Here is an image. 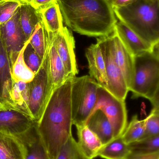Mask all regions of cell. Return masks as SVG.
Segmentation results:
<instances>
[{"mask_svg": "<svg viewBox=\"0 0 159 159\" xmlns=\"http://www.w3.org/2000/svg\"><path fill=\"white\" fill-rule=\"evenodd\" d=\"M73 77H70L53 89L37 122L38 132L52 159H57L62 147L73 135L71 90Z\"/></svg>", "mask_w": 159, "mask_h": 159, "instance_id": "cell-1", "label": "cell"}, {"mask_svg": "<svg viewBox=\"0 0 159 159\" xmlns=\"http://www.w3.org/2000/svg\"><path fill=\"white\" fill-rule=\"evenodd\" d=\"M63 21L74 31L102 37L114 31L118 19L107 0H57Z\"/></svg>", "mask_w": 159, "mask_h": 159, "instance_id": "cell-2", "label": "cell"}, {"mask_svg": "<svg viewBox=\"0 0 159 159\" xmlns=\"http://www.w3.org/2000/svg\"><path fill=\"white\" fill-rule=\"evenodd\" d=\"M113 10L118 20L149 44L159 40V0H137Z\"/></svg>", "mask_w": 159, "mask_h": 159, "instance_id": "cell-3", "label": "cell"}, {"mask_svg": "<svg viewBox=\"0 0 159 159\" xmlns=\"http://www.w3.org/2000/svg\"><path fill=\"white\" fill-rule=\"evenodd\" d=\"M159 86V60L150 52L134 57V73L129 91L132 98L142 97L149 101Z\"/></svg>", "mask_w": 159, "mask_h": 159, "instance_id": "cell-4", "label": "cell"}, {"mask_svg": "<svg viewBox=\"0 0 159 159\" xmlns=\"http://www.w3.org/2000/svg\"><path fill=\"white\" fill-rule=\"evenodd\" d=\"M100 85L89 75L73 77L71 90L73 124H86L97 102Z\"/></svg>", "mask_w": 159, "mask_h": 159, "instance_id": "cell-5", "label": "cell"}, {"mask_svg": "<svg viewBox=\"0 0 159 159\" xmlns=\"http://www.w3.org/2000/svg\"><path fill=\"white\" fill-rule=\"evenodd\" d=\"M29 109L35 122L41 119L54 88L49 63V47H48L42 65L33 79L28 83Z\"/></svg>", "mask_w": 159, "mask_h": 159, "instance_id": "cell-6", "label": "cell"}, {"mask_svg": "<svg viewBox=\"0 0 159 159\" xmlns=\"http://www.w3.org/2000/svg\"><path fill=\"white\" fill-rule=\"evenodd\" d=\"M98 110L102 111L107 117L113 128L114 138L121 136L128 125L125 101L116 98L106 89L100 86L97 102L91 115Z\"/></svg>", "mask_w": 159, "mask_h": 159, "instance_id": "cell-7", "label": "cell"}, {"mask_svg": "<svg viewBox=\"0 0 159 159\" xmlns=\"http://www.w3.org/2000/svg\"><path fill=\"white\" fill-rule=\"evenodd\" d=\"M97 43L102 49L105 62L108 80L106 89L115 97L125 101L129 91V88L122 71L112 56L108 36L98 38Z\"/></svg>", "mask_w": 159, "mask_h": 159, "instance_id": "cell-8", "label": "cell"}, {"mask_svg": "<svg viewBox=\"0 0 159 159\" xmlns=\"http://www.w3.org/2000/svg\"><path fill=\"white\" fill-rule=\"evenodd\" d=\"M20 7L10 20L0 25V39L6 50L11 68L28 41L20 25Z\"/></svg>", "mask_w": 159, "mask_h": 159, "instance_id": "cell-9", "label": "cell"}, {"mask_svg": "<svg viewBox=\"0 0 159 159\" xmlns=\"http://www.w3.org/2000/svg\"><path fill=\"white\" fill-rule=\"evenodd\" d=\"M52 35L57 52L62 61L68 78L76 76L78 70L75 52V41L71 31L66 27Z\"/></svg>", "mask_w": 159, "mask_h": 159, "instance_id": "cell-10", "label": "cell"}, {"mask_svg": "<svg viewBox=\"0 0 159 159\" xmlns=\"http://www.w3.org/2000/svg\"><path fill=\"white\" fill-rule=\"evenodd\" d=\"M1 99L7 109L18 111L31 118L29 109L28 83L13 79L10 86L3 91Z\"/></svg>", "mask_w": 159, "mask_h": 159, "instance_id": "cell-11", "label": "cell"}, {"mask_svg": "<svg viewBox=\"0 0 159 159\" xmlns=\"http://www.w3.org/2000/svg\"><path fill=\"white\" fill-rule=\"evenodd\" d=\"M108 38L114 60L122 71L129 89L134 73V57L123 44L115 29Z\"/></svg>", "mask_w": 159, "mask_h": 159, "instance_id": "cell-12", "label": "cell"}, {"mask_svg": "<svg viewBox=\"0 0 159 159\" xmlns=\"http://www.w3.org/2000/svg\"><path fill=\"white\" fill-rule=\"evenodd\" d=\"M35 122L30 117L16 110L0 111V133H2L19 137Z\"/></svg>", "mask_w": 159, "mask_h": 159, "instance_id": "cell-13", "label": "cell"}, {"mask_svg": "<svg viewBox=\"0 0 159 159\" xmlns=\"http://www.w3.org/2000/svg\"><path fill=\"white\" fill-rule=\"evenodd\" d=\"M18 138L24 146V159H52L38 132L37 122Z\"/></svg>", "mask_w": 159, "mask_h": 159, "instance_id": "cell-14", "label": "cell"}, {"mask_svg": "<svg viewBox=\"0 0 159 159\" xmlns=\"http://www.w3.org/2000/svg\"><path fill=\"white\" fill-rule=\"evenodd\" d=\"M86 57L89 64L90 76L95 80L100 86L106 89L108 80L105 62L102 49L97 42L87 48Z\"/></svg>", "mask_w": 159, "mask_h": 159, "instance_id": "cell-15", "label": "cell"}, {"mask_svg": "<svg viewBox=\"0 0 159 159\" xmlns=\"http://www.w3.org/2000/svg\"><path fill=\"white\" fill-rule=\"evenodd\" d=\"M115 30L123 44L134 57L150 52L151 45L144 41L125 23L118 20Z\"/></svg>", "mask_w": 159, "mask_h": 159, "instance_id": "cell-16", "label": "cell"}, {"mask_svg": "<svg viewBox=\"0 0 159 159\" xmlns=\"http://www.w3.org/2000/svg\"><path fill=\"white\" fill-rule=\"evenodd\" d=\"M76 127L78 139L77 143L81 152L89 159L98 157L99 151L103 146L100 138L86 124Z\"/></svg>", "mask_w": 159, "mask_h": 159, "instance_id": "cell-17", "label": "cell"}, {"mask_svg": "<svg viewBox=\"0 0 159 159\" xmlns=\"http://www.w3.org/2000/svg\"><path fill=\"white\" fill-rule=\"evenodd\" d=\"M86 124L100 138L103 145L114 139L111 123L101 110H97L92 114Z\"/></svg>", "mask_w": 159, "mask_h": 159, "instance_id": "cell-18", "label": "cell"}, {"mask_svg": "<svg viewBox=\"0 0 159 159\" xmlns=\"http://www.w3.org/2000/svg\"><path fill=\"white\" fill-rule=\"evenodd\" d=\"M48 34H55L63 29V18L57 1L38 10Z\"/></svg>", "mask_w": 159, "mask_h": 159, "instance_id": "cell-19", "label": "cell"}, {"mask_svg": "<svg viewBox=\"0 0 159 159\" xmlns=\"http://www.w3.org/2000/svg\"><path fill=\"white\" fill-rule=\"evenodd\" d=\"M48 35L49 47V69L54 89L64 83L69 78L66 75L64 65L57 52L52 35L48 34Z\"/></svg>", "mask_w": 159, "mask_h": 159, "instance_id": "cell-20", "label": "cell"}, {"mask_svg": "<svg viewBox=\"0 0 159 159\" xmlns=\"http://www.w3.org/2000/svg\"><path fill=\"white\" fill-rule=\"evenodd\" d=\"M25 150L18 137L0 133V159H24Z\"/></svg>", "mask_w": 159, "mask_h": 159, "instance_id": "cell-21", "label": "cell"}, {"mask_svg": "<svg viewBox=\"0 0 159 159\" xmlns=\"http://www.w3.org/2000/svg\"><path fill=\"white\" fill-rule=\"evenodd\" d=\"M20 21L27 40L31 36L36 25L42 22L38 9L30 3L20 5Z\"/></svg>", "mask_w": 159, "mask_h": 159, "instance_id": "cell-22", "label": "cell"}, {"mask_svg": "<svg viewBox=\"0 0 159 159\" xmlns=\"http://www.w3.org/2000/svg\"><path fill=\"white\" fill-rule=\"evenodd\" d=\"M130 154L129 145L124 142L121 136L104 145L98 157L105 159H127Z\"/></svg>", "mask_w": 159, "mask_h": 159, "instance_id": "cell-23", "label": "cell"}, {"mask_svg": "<svg viewBox=\"0 0 159 159\" xmlns=\"http://www.w3.org/2000/svg\"><path fill=\"white\" fill-rule=\"evenodd\" d=\"M145 131V119L140 120L136 115L134 116L121 135L127 144L130 145L143 139Z\"/></svg>", "mask_w": 159, "mask_h": 159, "instance_id": "cell-24", "label": "cell"}, {"mask_svg": "<svg viewBox=\"0 0 159 159\" xmlns=\"http://www.w3.org/2000/svg\"><path fill=\"white\" fill-rule=\"evenodd\" d=\"M29 40L40 57L43 59L47 48L48 35L43 22L36 25Z\"/></svg>", "mask_w": 159, "mask_h": 159, "instance_id": "cell-25", "label": "cell"}, {"mask_svg": "<svg viewBox=\"0 0 159 159\" xmlns=\"http://www.w3.org/2000/svg\"><path fill=\"white\" fill-rule=\"evenodd\" d=\"M25 46L20 51L16 60L12 66L11 72L12 78L15 80L29 83L33 79L35 74L29 69L24 62L23 53Z\"/></svg>", "mask_w": 159, "mask_h": 159, "instance_id": "cell-26", "label": "cell"}, {"mask_svg": "<svg viewBox=\"0 0 159 159\" xmlns=\"http://www.w3.org/2000/svg\"><path fill=\"white\" fill-rule=\"evenodd\" d=\"M12 80L11 65L4 46L0 39V98L5 86Z\"/></svg>", "mask_w": 159, "mask_h": 159, "instance_id": "cell-27", "label": "cell"}, {"mask_svg": "<svg viewBox=\"0 0 159 159\" xmlns=\"http://www.w3.org/2000/svg\"><path fill=\"white\" fill-rule=\"evenodd\" d=\"M131 154H141L159 151V134L129 145Z\"/></svg>", "mask_w": 159, "mask_h": 159, "instance_id": "cell-28", "label": "cell"}, {"mask_svg": "<svg viewBox=\"0 0 159 159\" xmlns=\"http://www.w3.org/2000/svg\"><path fill=\"white\" fill-rule=\"evenodd\" d=\"M56 159H89L81 152L77 142L71 136L62 147Z\"/></svg>", "mask_w": 159, "mask_h": 159, "instance_id": "cell-29", "label": "cell"}, {"mask_svg": "<svg viewBox=\"0 0 159 159\" xmlns=\"http://www.w3.org/2000/svg\"><path fill=\"white\" fill-rule=\"evenodd\" d=\"M23 56L27 66L34 73L36 74L42 65L43 60L30 44L29 40L25 45Z\"/></svg>", "mask_w": 159, "mask_h": 159, "instance_id": "cell-30", "label": "cell"}, {"mask_svg": "<svg viewBox=\"0 0 159 159\" xmlns=\"http://www.w3.org/2000/svg\"><path fill=\"white\" fill-rule=\"evenodd\" d=\"M145 119V131L141 140L159 134V109L153 108L149 116Z\"/></svg>", "mask_w": 159, "mask_h": 159, "instance_id": "cell-31", "label": "cell"}, {"mask_svg": "<svg viewBox=\"0 0 159 159\" xmlns=\"http://www.w3.org/2000/svg\"><path fill=\"white\" fill-rule=\"evenodd\" d=\"M20 5L17 2L2 1L0 2V25L10 20Z\"/></svg>", "mask_w": 159, "mask_h": 159, "instance_id": "cell-32", "label": "cell"}, {"mask_svg": "<svg viewBox=\"0 0 159 159\" xmlns=\"http://www.w3.org/2000/svg\"><path fill=\"white\" fill-rule=\"evenodd\" d=\"M127 159H159V151L145 154H130Z\"/></svg>", "mask_w": 159, "mask_h": 159, "instance_id": "cell-33", "label": "cell"}, {"mask_svg": "<svg viewBox=\"0 0 159 159\" xmlns=\"http://www.w3.org/2000/svg\"><path fill=\"white\" fill-rule=\"evenodd\" d=\"M57 1V0H31L30 4L35 8L39 10Z\"/></svg>", "mask_w": 159, "mask_h": 159, "instance_id": "cell-34", "label": "cell"}, {"mask_svg": "<svg viewBox=\"0 0 159 159\" xmlns=\"http://www.w3.org/2000/svg\"><path fill=\"white\" fill-rule=\"evenodd\" d=\"M113 8L126 6L137 0H107Z\"/></svg>", "mask_w": 159, "mask_h": 159, "instance_id": "cell-35", "label": "cell"}, {"mask_svg": "<svg viewBox=\"0 0 159 159\" xmlns=\"http://www.w3.org/2000/svg\"><path fill=\"white\" fill-rule=\"evenodd\" d=\"M150 52L159 60V40L151 45Z\"/></svg>", "mask_w": 159, "mask_h": 159, "instance_id": "cell-36", "label": "cell"}, {"mask_svg": "<svg viewBox=\"0 0 159 159\" xmlns=\"http://www.w3.org/2000/svg\"><path fill=\"white\" fill-rule=\"evenodd\" d=\"M150 101L153 105V108L159 109V86L155 95Z\"/></svg>", "mask_w": 159, "mask_h": 159, "instance_id": "cell-37", "label": "cell"}, {"mask_svg": "<svg viewBox=\"0 0 159 159\" xmlns=\"http://www.w3.org/2000/svg\"><path fill=\"white\" fill-rule=\"evenodd\" d=\"M1 1L16 2L20 3L21 5L23 4L30 3L31 2V0H1Z\"/></svg>", "mask_w": 159, "mask_h": 159, "instance_id": "cell-38", "label": "cell"}, {"mask_svg": "<svg viewBox=\"0 0 159 159\" xmlns=\"http://www.w3.org/2000/svg\"><path fill=\"white\" fill-rule=\"evenodd\" d=\"M6 107L3 103L2 102L1 98H0V111H3V110H7Z\"/></svg>", "mask_w": 159, "mask_h": 159, "instance_id": "cell-39", "label": "cell"}, {"mask_svg": "<svg viewBox=\"0 0 159 159\" xmlns=\"http://www.w3.org/2000/svg\"><path fill=\"white\" fill-rule=\"evenodd\" d=\"M2 1H1V0H0V2H2Z\"/></svg>", "mask_w": 159, "mask_h": 159, "instance_id": "cell-40", "label": "cell"}]
</instances>
